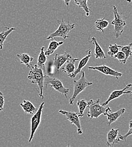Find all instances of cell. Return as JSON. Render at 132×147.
Segmentation results:
<instances>
[{"mask_svg":"<svg viewBox=\"0 0 132 147\" xmlns=\"http://www.w3.org/2000/svg\"><path fill=\"white\" fill-rule=\"evenodd\" d=\"M31 69L28 74V78L32 84L38 85L39 88V96L43 99L44 97L43 89L45 78L46 76L45 69L38 67L37 65L31 66Z\"/></svg>","mask_w":132,"mask_h":147,"instance_id":"6da1fadb","label":"cell"},{"mask_svg":"<svg viewBox=\"0 0 132 147\" xmlns=\"http://www.w3.org/2000/svg\"><path fill=\"white\" fill-rule=\"evenodd\" d=\"M57 22L59 24V27L58 29L54 32L50 34L47 37L46 39H53L58 37H62L64 40L67 39V38H70V37L68 35V34L71 30H72L75 28V24L70 23V21H68V22H65L63 19H62L60 20H58Z\"/></svg>","mask_w":132,"mask_h":147,"instance_id":"7a4b0ae2","label":"cell"},{"mask_svg":"<svg viewBox=\"0 0 132 147\" xmlns=\"http://www.w3.org/2000/svg\"><path fill=\"white\" fill-rule=\"evenodd\" d=\"M99 101V98H98L95 101L90 100L88 102V105L86 108L89 109V111H88L87 115L89 118L90 121H91L93 118L97 119L101 114L106 115L107 112L111 109L110 107L106 108L103 107L102 105H100Z\"/></svg>","mask_w":132,"mask_h":147,"instance_id":"3957f363","label":"cell"},{"mask_svg":"<svg viewBox=\"0 0 132 147\" xmlns=\"http://www.w3.org/2000/svg\"><path fill=\"white\" fill-rule=\"evenodd\" d=\"M93 84L92 82L87 80L85 76V72L81 71V76L78 80L74 81V93L72 97L69 100L70 105H73L77 96L82 91H84L88 87Z\"/></svg>","mask_w":132,"mask_h":147,"instance_id":"277c9868","label":"cell"},{"mask_svg":"<svg viewBox=\"0 0 132 147\" xmlns=\"http://www.w3.org/2000/svg\"><path fill=\"white\" fill-rule=\"evenodd\" d=\"M113 13L114 19L111 24L114 26L113 35L116 38H118L123 32L124 28L127 23L124 16L118 12L117 9L115 5L113 6Z\"/></svg>","mask_w":132,"mask_h":147,"instance_id":"5b68a950","label":"cell"},{"mask_svg":"<svg viewBox=\"0 0 132 147\" xmlns=\"http://www.w3.org/2000/svg\"><path fill=\"white\" fill-rule=\"evenodd\" d=\"M44 83L46 84V88L49 85L50 87L54 88L59 93L64 95L66 98H67L68 94L70 92V90L65 88L62 82L57 78L53 77L51 75H46L45 78Z\"/></svg>","mask_w":132,"mask_h":147,"instance_id":"8992f818","label":"cell"},{"mask_svg":"<svg viewBox=\"0 0 132 147\" xmlns=\"http://www.w3.org/2000/svg\"><path fill=\"white\" fill-rule=\"evenodd\" d=\"M45 105V102H42L38 109V111L36 112L35 114H34L33 117L31 118V134H30V136H29V143H31L34 137L35 134L36 132V131H37L40 124L41 123V117H42V113L44 109V106Z\"/></svg>","mask_w":132,"mask_h":147,"instance_id":"52a82bcc","label":"cell"},{"mask_svg":"<svg viewBox=\"0 0 132 147\" xmlns=\"http://www.w3.org/2000/svg\"><path fill=\"white\" fill-rule=\"evenodd\" d=\"M59 113L63 114V115L66 117V119L69 121L70 123L75 126L77 127V134L79 135H81L83 132L82 127L81 126V123L79 119V117L78 115V113L75 112H71L66 110H59Z\"/></svg>","mask_w":132,"mask_h":147,"instance_id":"ba28073f","label":"cell"},{"mask_svg":"<svg viewBox=\"0 0 132 147\" xmlns=\"http://www.w3.org/2000/svg\"><path fill=\"white\" fill-rule=\"evenodd\" d=\"M123 141L125 142L124 136L119 133V129H111L108 132L106 142L108 147H113L115 144H119Z\"/></svg>","mask_w":132,"mask_h":147,"instance_id":"9c48e42d","label":"cell"},{"mask_svg":"<svg viewBox=\"0 0 132 147\" xmlns=\"http://www.w3.org/2000/svg\"><path fill=\"white\" fill-rule=\"evenodd\" d=\"M88 69L98 71L106 75L113 76L115 77L116 78V79H118L119 78L123 76V74L112 69L111 68L108 67L106 65L98 66H94V67L90 66L88 67Z\"/></svg>","mask_w":132,"mask_h":147,"instance_id":"30bf717a","label":"cell"},{"mask_svg":"<svg viewBox=\"0 0 132 147\" xmlns=\"http://www.w3.org/2000/svg\"><path fill=\"white\" fill-rule=\"evenodd\" d=\"M132 86V84H128L123 89L121 90H115L113 91V92H111V93L110 94V96L109 97L108 99L104 102L102 104V105L103 107H105L107 105L109 104V103L110 102H111V101H113V100H115L117 98H119V97H120L121 96L125 94H132V91H127V89L129 88L130 87H131Z\"/></svg>","mask_w":132,"mask_h":147,"instance_id":"8fae6325","label":"cell"},{"mask_svg":"<svg viewBox=\"0 0 132 147\" xmlns=\"http://www.w3.org/2000/svg\"><path fill=\"white\" fill-rule=\"evenodd\" d=\"M86 55H85L84 58H82L78 63L77 68L76 69V70H75V71L71 75H70L69 76L71 78H75L76 76H77V75H78V74L81 73L82 69L86 65V64L88 63V61H89L90 58L92 56V53H91V49H89L88 51H86Z\"/></svg>","mask_w":132,"mask_h":147,"instance_id":"7c38bea8","label":"cell"},{"mask_svg":"<svg viewBox=\"0 0 132 147\" xmlns=\"http://www.w3.org/2000/svg\"><path fill=\"white\" fill-rule=\"evenodd\" d=\"M78 61V58H74L72 56L61 67L62 72L67 74L68 76L71 75L75 70V63Z\"/></svg>","mask_w":132,"mask_h":147,"instance_id":"4fadbf2b","label":"cell"},{"mask_svg":"<svg viewBox=\"0 0 132 147\" xmlns=\"http://www.w3.org/2000/svg\"><path fill=\"white\" fill-rule=\"evenodd\" d=\"M71 57V55L66 52L63 55L56 54L54 59V65L59 72L61 67L67 62V61Z\"/></svg>","mask_w":132,"mask_h":147,"instance_id":"5bb4252c","label":"cell"},{"mask_svg":"<svg viewBox=\"0 0 132 147\" xmlns=\"http://www.w3.org/2000/svg\"><path fill=\"white\" fill-rule=\"evenodd\" d=\"M88 42L93 44L95 45L94 48V55L95 58L96 59H102V58H106V56L105 54L104 51H103L102 48L99 45V43L98 42L96 39L94 37H93L90 38V37H89Z\"/></svg>","mask_w":132,"mask_h":147,"instance_id":"9a60e30c","label":"cell"},{"mask_svg":"<svg viewBox=\"0 0 132 147\" xmlns=\"http://www.w3.org/2000/svg\"><path fill=\"white\" fill-rule=\"evenodd\" d=\"M125 111L126 110L125 108H121L114 113L112 112L111 109L109 110L106 115L107 117L108 125L110 126L113 123L116 122L117 119L125 112Z\"/></svg>","mask_w":132,"mask_h":147,"instance_id":"2e32d148","label":"cell"},{"mask_svg":"<svg viewBox=\"0 0 132 147\" xmlns=\"http://www.w3.org/2000/svg\"><path fill=\"white\" fill-rule=\"evenodd\" d=\"M20 106L26 114L33 115L38 111V109L29 101L23 100V102L20 104Z\"/></svg>","mask_w":132,"mask_h":147,"instance_id":"e0dca14e","label":"cell"},{"mask_svg":"<svg viewBox=\"0 0 132 147\" xmlns=\"http://www.w3.org/2000/svg\"><path fill=\"white\" fill-rule=\"evenodd\" d=\"M21 64H24L27 67L31 68L32 66L31 62L34 61V58L27 53H22L17 55Z\"/></svg>","mask_w":132,"mask_h":147,"instance_id":"ac0fdd59","label":"cell"},{"mask_svg":"<svg viewBox=\"0 0 132 147\" xmlns=\"http://www.w3.org/2000/svg\"><path fill=\"white\" fill-rule=\"evenodd\" d=\"M63 44V41H57L56 40H53L52 41L49 46L48 48L46 50V52H45V53L46 56H49V55L53 54L55 51L58 49L59 47L62 45Z\"/></svg>","mask_w":132,"mask_h":147,"instance_id":"d6986e66","label":"cell"},{"mask_svg":"<svg viewBox=\"0 0 132 147\" xmlns=\"http://www.w3.org/2000/svg\"><path fill=\"white\" fill-rule=\"evenodd\" d=\"M109 24V22L105 18L97 19L95 22V27L97 31L104 32V30L106 28Z\"/></svg>","mask_w":132,"mask_h":147,"instance_id":"ffe728a7","label":"cell"},{"mask_svg":"<svg viewBox=\"0 0 132 147\" xmlns=\"http://www.w3.org/2000/svg\"><path fill=\"white\" fill-rule=\"evenodd\" d=\"M39 50H40V54L38 57L37 66L38 67L45 69V65L47 61V57H46V55H45V51H44L45 47H42L40 49H39Z\"/></svg>","mask_w":132,"mask_h":147,"instance_id":"44dd1931","label":"cell"},{"mask_svg":"<svg viewBox=\"0 0 132 147\" xmlns=\"http://www.w3.org/2000/svg\"><path fill=\"white\" fill-rule=\"evenodd\" d=\"M7 30L5 31H2L0 32V51L3 48V45L5 40H6L7 37L12 32L15 31L16 29L14 27H5Z\"/></svg>","mask_w":132,"mask_h":147,"instance_id":"7402d4cb","label":"cell"},{"mask_svg":"<svg viewBox=\"0 0 132 147\" xmlns=\"http://www.w3.org/2000/svg\"><path fill=\"white\" fill-rule=\"evenodd\" d=\"M74 2L78 7L84 10V11L85 12L86 17L89 16L90 10L88 6V0H74Z\"/></svg>","mask_w":132,"mask_h":147,"instance_id":"603a6c76","label":"cell"},{"mask_svg":"<svg viewBox=\"0 0 132 147\" xmlns=\"http://www.w3.org/2000/svg\"><path fill=\"white\" fill-rule=\"evenodd\" d=\"M132 42L125 46L119 45V47L121 48V51L124 53L125 55V62L128 61V59L132 57Z\"/></svg>","mask_w":132,"mask_h":147,"instance_id":"cb8c5ba5","label":"cell"},{"mask_svg":"<svg viewBox=\"0 0 132 147\" xmlns=\"http://www.w3.org/2000/svg\"><path fill=\"white\" fill-rule=\"evenodd\" d=\"M88 105V101H86L85 100L82 99L77 101V106L78 108L79 112L78 113V115L79 117H82L84 115V111Z\"/></svg>","mask_w":132,"mask_h":147,"instance_id":"d4e9b609","label":"cell"},{"mask_svg":"<svg viewBox=\"0 0 132 147\" xmlns=\"http://www.w3.org/2000/svg\"><path fill=\"white\" fill-rule=\"evenodd\" d=\"M119 51V47L118 45H117L116 44H110L109 47V51L107 53L110 57H113L114 55H115Z\"/></svg>","mask_w":132,"mask_h":147,"instance_id":"484cf974","label":"cell"},{"mask_svg":"<svg viewBox=\"0 0 132 147\" xmlns=\"http://www.w3.org/2000/svg\"><path fill=\"white\" fill-rule=\"evenodd\" d=\"M117 59L119 62L123 64H125L126 62H125V55L124 54V52H123L122 51L120 52H118L113 57Z\"/></svg>","mask_w":132,"mask_h":147,"instance_id":"4316f807","label":"cell"},{"mask_svg":"<svg viewBox=\"0 0 132 147\" xmlns=\"http://www.w3.org/2000/svg\"><path fill=\"white\" fill-rule=\"evenodd\" d=\"M132 135V120H131L130 122H129V131H128V132H127L125 135L123 136H124V139H125V140L126 141L127 138L129 136H130V135Z\"/></svg>","mask_w":132,"mask_h":147,"instance_id":"83f0119b","label":"cell"},{"mask_svg":"<svg viewBox=\"0 0 132 147\" xmlns=\"http://www.w3.org/2000/svg\"><path fill=\"white\" fill-rule=\"evenodd\" d=\"M5 104V96L3 94H0V112H2L3 109Z\"/></svg>","mask_w":132,"mask_h":147,"instance_id":"f1b7e54d","label":"cell"},{"mask_svg":"<svg viewBox=\"0 0 132 147\" xmlns=\"http://www.w3.org/2000/svg\"><path fill=\"white\" fill-rule=\"evenodd\" d=\"M63 2L65 3V5L67 6V7H69L70 6V3L71 0H62Z\"/></svg>","mask_w":132,"mask_h":147,"instance_id":"f546056e","label":"cell"},{"mask_svg":"<svg viewBox=\"0 0 132 147\" xmlns=\"http://www.w3.org/2000/svg\"><path fill=\"white\" fill-rule=\"evenodd\" d=\"M127 2H128V3H131V2H132V0H127Z\"/></svg>","mask_w":132,"mask_h":147,"instance_id":"4dcf8cb0","label":"cell"},{"mask_svg":"<svg viewBox=\"0 0 132 147\" xmlns=\"http://www.w3.org/2000/svg\"><path fill=\"white\" fill-rule=\"evenodd\" d=\"M0 94H3V93L0 91Z\"/></svg>","mask_w":132,"mask_h":147,"instance_id":"1f68e13d","label":"cell"}]
</instances>
